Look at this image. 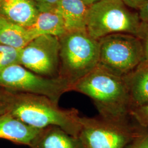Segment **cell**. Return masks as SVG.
<instances>
[{
	"label": "cell",
	"instance_id": "obj_1",
	"mask_svg": "<svg viewBox=\"0 0 148 148\" xmlns=\"http://www.w3.org/2000/svg\"><path fill=\"white\" fill-rule=\"evenodd\" d=\"M1 98L5 101L8 112L29 126L37 129L56 126L79 137L81 116L75 108H62L45 96L3 88Z\"/></svg>",
	"mask_w": 148,
	"mask_h": 148
},
{
	"label": "cell",
	"instance_id": "obj_2",
	"mask_svg": "<svg viewBox=\"0 0 148 148\" xmlns=\"http://www.w3.org/2000/svg\"><path fill=\"white\" fill-rule=\"evenodd\" d=\"M71 90L90 98L101 117L114 121H128L132 105L123 77L112 74L98 65L74 84Z\"/></svg>",
	"mask_w": 148,
	"mask_h": 148
},
{
	"label": "cell",
	"instance_id": "obj_3",
	"mask_svg": "<svg viewBox=\"0 0 148 148\" xmlns=\"http://www.w3.org/2000/svg\"><path fill=\"white\" fill-rule=\"evenodd\" d=\"M59 77L71 86L99 63V43L86 31L67 32L59 38Z\"/></svg>",
	"mask_w": 148,
	"mask_h": 148
},
{
	"label": "cell",
	"instance_id": "obj_4",
	"mask_svg": "<svg viewBox=\"0 0 148 148\" xmlns=\"http://www.w3.org/2000/svg\"><path fill=\"white\" fill-rule=\"evenodd\" d=\"M140 23L122 0H101L89 7L86 30L97 40L117 33L136 36Z\"/></svg>",
	"mask_w": 148,
	"mask_h": 148
},
{
	"label": "cell",
	"instance_id": "obj_5",
	"mask_svg": "<svg viewBox=\"0 0 148 148\" xmlns=\"http://www.w3.org/2000/svg\"><path fill=\"white\" fill-rule=\"evenodd\" d=\"M99 43V63L112 74L125 77L143 62L140 40L130 34L117 33L102 37Z\"/></svg>",
	"mask_w": 148,
	"mask_h": 148
},
{
	"label": "cell",
	"instance_id": "obj_6",
	"mask_svg": "<svg viewBox=\"0 0 148 148\" xmlns=\"http://www.w3.org/2000/svg\"><path fill=\"white\" fill-rule=\"evenodd\" d=\"M79 137L85 148H125L145 134L127 122L99 117H80Z\"/></svg>",
	"mask_w": 148,
	"mask_h": 148
},
{
	"label": "cell",
	"instance_id": "obj_7",
	"mask_svg": "<svg viewBox=\"0 0 148 148\" xmlns=\"http://www.w3.org/2000/svg\"><path fill=\"white\" fill-rule=\"evenodd\" d=\"M0 87L5 90L47 97L59 103L71 86L60 77L48 78L33 73L19 64L0 71Z\"/></svg>",
	"mask_w": 148,
	"mask_h": 148
},
{
	"label": "cell",
	"instance_id": "obj_8",
	"mask_svg": "<svg viewBox=\"0 0 148 148\" xmlns=\"http://www.w3.org/2000/svg\"><path fill=\"white\" fill-rule=\"evenodd\" d=\"M59 49L58 37L39 36L21 49L19 64L39 75L58 78Z\"/></svg>",
	"mask_w": 148,
	"mask_h": 148
},
{
	"label": "cell",
	"instance_id": "obj_9",
	"mask_svg": "<svg viewBox=\"0 0 148 148\" xmlns=\"http://www.w3.org/2000/svg\"><path fill=\"white\" fill-rule=\"evenodd\" d=\"M39 12L34 0H3L0 3V16L26 28L34 24Z\"/></svg>",
	"mask_w": 148,
	"mask_h": 148
},
{
	"label": "cell",
	"instance_id": "obj_10",
	"mask_svg": "<svg viewBox=\"0 0 148 148\" xmlns=\"http://www.w3.org/2000/svg\"><path fill=\"white\" fill-rule=\"evenodd\" d=\"M40 130L27 125L8 112L0 115L1 139L30 147Z\"/></svg>",
	"mask_w": 148,
	"mask_h": 148
},
{
	"label": "cell",
	"instance_id": "obj_11",
	"mask_svg": "<svg viewBox=\"0 0 148 148\" xmlns=\"http://www.w3.org/2000/svg\"><path fill=\"white\" fill-rule=\"evenodd\" d=\"M31 148H85L79 137L62 128L50 126L41 129L32 140Z\"/></svg>",
	"mask_w": 148,
	"mask_h": 148
},
{
	"label": "cell",
	"instance_id": "obj_12",
	"mask_svg": "<svg viewBox=\"0 0 148 148\" xmlns=\"http://www.w3.org/2000/svg\"><path fill=\"white\" fill-rule=\"evenodd\" d=\"M56 8L63 19L66 32L86 31L89 7L81 0H59Z\"/></svg>",
	"mask_w": 148,
	"mask_h": 148
},
{
	"label": "cell",
	"instance_id": "obj_13",
	"mask_svg": "<svg viewBox=\"0 0 148 148\" xmlns=\"http://www.w3.org/2000/svg\"><path fill=\"white\" fill-rule=\"evenodd\" d=\"M27 29L34 38L41 35L59 38L67 32L63 19L56 8L40 11L34 24Z\"/></svg>",
	"mask_w": 148,
	"mask_h": 148
},
{
	"label": "cell",
	"instance_id": "obj_14",
	"mask_svg": "<svg viewBox=\"0 0 148 148\" xmlns=\"http://www.w3.org/2000/svg\"><path fill=\"white\" fill-rule=\"evenodd\" d=\"M130 92L132 108L148 103V64L142 63L123 77Z\"/></svg>",
	"mask_w": 148,
	"mask_h": 148
},
{
	"label": "cell",
	"instance_id": "obj_15",
	"mask_svg": "<svg viewBox=\"0 0 148 148\" xmlns=\"http://www.w3.org/2000/svg\"><path fill=\"white\" fill-rule=\"evenodd\" d=\"M33 39L27 28L0 16V45L21 49Z\"/></svg>",
	"mask_w": 148,
	"mask_h": 148
},
{
	"label": "cell",
	"instance_id": "obj_16",
	"mask_svg": "<svg viewBox=\"0 0 148 148\" xmlns=\"http://www.w3.org/2000/svg\"><path fill=\"white\" fill-rule=\"evenodd\" d=\"M21 49L0 45V71L15 64H19Z\"/></svg>",
	"mask_w": 148,
	"mask_h": 148
},
{
	"label": "cell",
	"instance_id": "obj_17",
	"mask_svg": "<svg viewBox=\"0 0 148 148\" xmlns=\"http://www.w3.org/2000/svg\"><path fill=\"white\" fill-rule=\"evenodd\" d=\"M130 116L132 117L140 126L148 127V103L132 108L130 111Z\"/></svg>",
	"mask_w": 148,
	"mask_h": 148
},
{
	"label": "cell",
	"instance_id": "obj_18",
	"mask_svg": "<svg viewBox=\"0 0 148 148\" xmlns=\"http://www.w3.org/2000/svg\"><path fill=\"white\" fill-rule=\"evenodd\" d=\"M137 37L140 40L143 52V62L148 64V23L141 21Z\"/></svg>",
	"mask_w": 148,
	"mask_h": 148
},
{
	"label": "cell",
	"instance_id": "obj_19",
	"mask_svg": "<svg viewBox=\"0 0 148 148\" xmlns=\"http://www.w3.org/2000/svg\"><path fill=\"white\" fill-rule=\"evenodd\" d=\"M125 148H148V136L147 133L134 139L128 144Z\"/></svg>",
	"mask_w": 148,
	"mask_h": 148
},
{
	"label": "cell",
	"instance_id": "obj_20",
	"mask_svg": "<svg viewBox=\"0 0 148 148\" xmlns=\"http://www.w3.org/2000/svg\"><path fill=\"white\" fill-rule=\"evenodd\" d=\"M38 7L40 11H46L56 8L59 0H34Z\"/></svg>",
	"mask_w": 148,
	"mask_h": 148
},
{
	"label": "cell",
	"instance_id": "obj_21",
	"mask_svg": "<svg viewBox=\"0 0 148 148\" xmlns=\"http://www.w3.org/2000/svg\"><path fill=\"white\" fill-rule=\"evenodd\" d=\"M128 8L138 10L148 0H122Z\"/></svg>",
	"mask_w": 148,
	"mask_h": 148
},
{
	"label": "cell",
	"instance_id": "obj_22",
	"mask_svg": "<svg viewBox=\"0 0 148 148\" xmlns=\"http://www.w3.org/2000/svg\"><path fill=\"white\" fill-rule=\"evenodd\" d=\"M138 11L140 21L148 23V2L142 5Z\"/></svg>",
	"mask_w": 148,
	"mask_h": 148
},
{
	"label": "cell",
	"instance_id": "obj_23",
	"mask_svg": "<svg viewBox=\"0 0 148 148\" xmlns=\"http://www.w3.org/2000/svg\"><path fill=\"white\" fill-rule=\"evenodd\" d=\"M8 112V108L5 101L0 99V115L3 114Z\"/></svg>",
	"mask_w": 148,
	"mask_h": 148
},
{
	"label": "cell",
	"instance_id": "obj_24",
	"mask_svg": "<svg viewBox=\"0 0 148 148\" xmlns=\"http://www.w3.org/2000/svg\"><path fill=\"white\" fill-rule=\"evenodd\" d=\"M81 1L85 3L86 5L90 7V5L100 1L101 0H81Z\"/></svg>",
	"mask_w": 148,
	"mask_h": 148
},
{
	"label": "cell",
	"instance_id": "obj_25",
	"mask_svg": "<svg viewBox=\"0 0 148 148\" xmlns=\"http://www.w3.org/2000/svg\"><path fill=\"white\" fill-rule=\"evenodd\" d=\"M1 89L0 90V99H1Z\"/></svg>",
	"mask_w": 148,
	"mask_h": 148
},
{
	"label": "cell",
	"instance_id": "obj_26",
	"mask_svg": "<svg viewBox=\"0 0 148 148\" xmlns=\"http://www.w3.org/2000/svg\"><path fill=\"white\" fill-rule=\"evenodd\" d=\"M3 1V0H0V3H1V2H2V1Z\"/></svg>",
	"mask_w": 148,
	"mask_h": 148
},
{
	"label": "cell",
	"instance_id": "obj_27",
	"mask_svg": "<svg viewBox=\"0 0 148 148\" xmlns=\"http://www.w3.org/2000/svg\"><path fill=\"white\" fill-rule=\"evenodd\" d=\"M147 134H148V132L147 133Z\"/></svg>",
	"mask_w": 148,
	"mask_h": 148
}]
</instances>
